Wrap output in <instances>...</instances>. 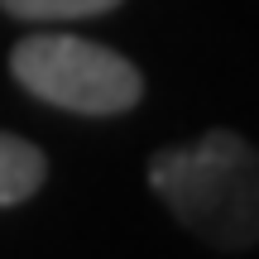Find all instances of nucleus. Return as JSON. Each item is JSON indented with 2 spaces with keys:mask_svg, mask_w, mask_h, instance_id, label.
<instances>
[{
  "mask_svg": "<svg viewBox=\"0 0 259 259\" xmlns=\"http://www.w3.org/2000/svg\"><path fill=\"white\" fill-rule=\"evenodd\" d=\"M149 187L216 250L259 245V149L235 130H206L192 144L158 149L149 158Z\"/></svg>",
  "mask_w": 259,
  "mask_h": 259,
  "instance_id": "f257e3e1",
  "label": "nucleus"
},
{
  "mask_svg": "<svg viewBox=\"0 0 259 259\" xmlns=\"http://www.w3.org/2000/svg\"><path fill=\"white\" fill-rule=\"evenodd\" d=\"M10 72L29 96L77 115H125L144 96L139 67L82 34H29L10 53Z\"/></svg>",
  "mask_w": 259,
  "mask_h": 259,
  "instance_id": "f03ea898",
  "label": "nucleus"
},
{
  "mask_svg": "<svg viewBox=\"0 0 259 259\" xmlns=\"http://www.w3.org/2000/svg\"><path fill=\"white\" fill-rule=\"evenodd\" d=\"M44 178H48V158L38 154V144L0 130V206L29 202L44 187Z\"/></svg>",
  "mask_w": 259,
  "mask_h": 259,
  "instance_id": "7ed1b4c3",
  "label": "nucleus"
},
{
  "mask_svg": "<svg viewBox=\"0 0 259 259\" xmlns=\"http://www.w3.org/2000/svg\"><path fill=\"white\" fill-rule=\"evenodd\" d=\"M115 5L120 0H0V10H10L15 19H92Z\"/></svg>",
  "mask_w": 259,
  "mask_h": 259,
  "instance_id": "20e7f679",
  "label": "nucleus"
}]
</instances>
